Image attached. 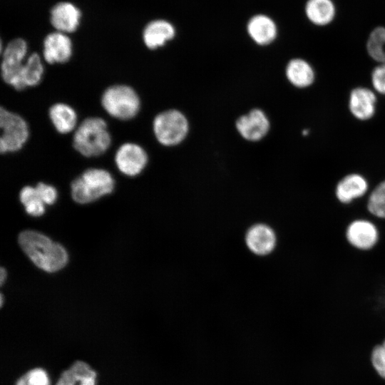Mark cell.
<instances>
[{
    "mask_svg": "<svg viewBox=\"0 0 385 385\" xmlns=\"http://www.w3.org/2000/svg\"><path fill=\"white\" fill-rule=\"evenodd\" d=\"M363 204L367 215L385 222V178L373 185Z\"/></svg>",
    "mask_w": 385,
    "mask_h": 385,
    "instance_id": "obj_19",
    "label": "cell"
},
{
    "mask_svg": "<svg viewBox=\"0 0 385 385\" xmlns=\"http://www.w3.org/2000/svg\"><path fill=\"white\" fill-rule=\"evenodd\" d=\"M36 188L40 199L44 204L52 205L56 202L58 194L53 186L43 183H38Z\"/></svg>",
    "mask_w": 385,
    "mask_h": 385,
    "instance_id": "obj_29",
    "label": "cell"
},
{
    "mask_svg": "<svg viewBox=\"0 0 385 385\" xmlns=\"http://www.w3.org/2000/svg\"><path fill=\"white\" fill-rule=\"evenodd\" d=\"M247 248L257 255H269L277 244L275 231L269 225L260 223L250 227L245 235Z\"/></svg>",
    "mask_w": 385,
    "mask_h": 385,
    "instance_id": "obj_12",
    "label": "cell"
},
{
    "mask_svg": "<svg viewBox=\"0 0 385 385\" xmlns=\"http://www.w3.org/2000/svg\"><path fill=\"white\" fill-rule=\"evenodd\" d=\"M18 240L30 260L46 272L58 271L67 264L68 254L65 248L40 232L24 231L19 234Z\"/></svg>",
    "mask_w": 385,
    "mask_h": 385,
    "instance_id": "obj_1",
    "label": "cell"
},
{
    "mask_svg": "<svg viewBox=\"0 0 385 385\" xmlns=\"http://www.w3.org/2000/svg\"><path fill=\"white\" fill-rule=\"evenodd\" d=\"M305 10L309 19L319 26L330 23L335 14L334 6L331 0H309Z\"/></svg>",
    "mask_w": 385,
    "mask_h": 385,
    "instance_id": "obj_22",
    "label": "cell"
},
{
    "mask_svg": "<svg viewBox=\"0 0 385 385\" xmlns=\"http://www.w3.org/2000/svg\"><path fill=\"white\" fill-rule=\"evenodd\" d=\"M236 128L245 139L256 141L267 134L270 128V122L262 111L254 109L238 118Z\"/></svg>",
    "mask_w": 385,
    "mask_h": 385,
    "instance_id": "obj_14",
    "label": "cell"
},
{
    "mask_svg": "<svg viewBox=\"0 0 385 385\" xmlns=\"http://www.w3.org/2000/svg\"><path fill=\"white\" fill-rule=\"evenodd\" d=\"M111 144V136L106 122L99 117L84 119L76 128L73 146L85 157H97L103 154Z\"/></svg>",
    "mask_w": 385,
    "mask_h": 385,
    "instance_id": "obj_2",
    "label": "cell"
},
{
    "mask_svg": "<svg viewBox=\"0 0 385 385\" xmlns=\"http://www.w3.org/2000/svg\"><path fill=\"white\" fill-rule=\"evenodd\" d=\"M385 347V339L381 343Z\"/></svg>",
    "mask_w": 385,
    "mask_h": 385,
    "instance_id": "obj_32",
    "label": "cell"
},
{
    "mask_svg": "<svg viewBox=\"0 0 385 385\" xmlns=\"http://www.w3.org/2000/svg\"><path fill=\"white\" fill-rule=\"evenodd\" d=\"M344 238L353 250L361 253L371 252L381 243V225L379 222L366 214L356 216L346 223Z\"/></svg>",
    "mask_w": 385,
    "mask_h": 385,
    "instance_id": "obj_3",
    "label": "cell"
},
{
    "mask_svg": "<svg viewBox=\"0 0 385 385\" xmlns=\"http://www.w3.org/2000/svg\"><path fill=\"white\" fill-rule=\"evenodd\" d=\"M101 102L106 112L120 120L134 118L140 107V98L130 86L124 84L113 85L103 93Z\"/></svg>",
    "mask_w": 385,
    "mask_h": 385,
    "instance_id": "obj_5",
    "label": "cell"
},
{
    "mask_svg": "<svg viewBox=\"0 0 385 385\" xmlns=\"http://www.w3.org/2000/svg\"><path fill=\"white\" fill-rule=\"evenodd\" d=\"M43 73V64L40 56L37 53H31L26 58L21 73L24 88L39 84Z\"/></svg>",
    "mask_w": 385,
    "mask_h": 385,
    "instance_id": "obj_23",
    "label": "cell"
},
{
    "mask_svg": "<svg viewBox=\"0 0 385 385\" xmlns=\"http://www.w3.org/2000/svg\"><path fill=\"white\" fill-rule=\"evenodd\" d=\"M287 78L294 86L305 88L312 86L316 78L312 66L302 58H294L286 66Z\"/></svg>",
    "mask_w": 385,
    "mask_h": 385,
    "instance_id": "obj_16",
    "label": "cell"
},
{
    "mask_svg": "<svg viewBox=\"0 0 385 385\" xmlns=\"http://www.w3.org/2000/svg\"><path fill=\"white\" fill-rule=\"evenodd\" d=\"M0 151L2 154L20 150L29 139L26 121L19 114L1 107L0 110Z\"/></svg>",
    "mask_w": 385,
    "mask_h": 385,
    "instance_id": "obj_6",
    "label": "cell"
},
{
    "mask_svg": "<svg viewBox=\"0 0 385 385\" xmlns=\"http://www.w3.org/2000/svg\"><path fill=\"white\" fill-rule=\"evenodd\" d=\"M28 46L21 38L11 41L2 52L1 74L3 81L17 91L24 89L21 73L26 60Z\"/></svg>",
    "mask_w": 385,
    "mask_h": 385,
    "instance_id": "obj_7",
    "label": "cell"
},
{
    "mask_svg": "<svg viewBox=\"0 0 385 385\" xmlns=\"http://www.w3.org/2000/svg\"><path fill=\"white\" fill-rule=\"evenodd\" d=\"M48 117L57 132L67 134L76 129L78 116L76 111L69 105L56 103L48 109Z\"/></svg>",
    "mask_w": 385,
    "mask_h": 385,
    "instance_id": "obj_17",
    "label": "cell"
},
{
    "mask_svg": "<svg viewBox=\"0 0 385 385\" xmlns=\"http://www.w3.org/2000/svg\"><path fill=\"white\" fill-rule=\"evenodd\" d=\"M19 198L29 215L38 217L44 213V203L40 199L36 187H24L20 191Z\"/></svg>",
    "mask_w": 385,
    "mask_h": 385,
    "instance_id": "obj_25",
    "label": "cell"
},
{
    "mask_svg": "<svg viewBox=\"0 0 385 385\" xmlns=\"http://www.w3.org/2000/svg\"><path fill=\"white\" fill-rule=\"evenodd\" d=\"M115 163L124 175L133 177L140 174L148 163L145 150L134 143H125L116 150Z\"/></svg>",
    "mask_w": 385,
    "mask_h": 385,
    "instance_id": "obj_10",
    "label": "cell"
},
{
    "mask_svg": "<svg viewBox=\"0 0 385 385\" xmlns=\"http://www.w3.org/2000/svg\"><path fill=\"white\" fill-rule=\"evenodd\" d=\"M15 385H50V381L45 370L34 368L22 375Z\"/></svg>",
    "mask_w": 385,
    "mask_h": 385,
    "instance_id": "obj_26",
    "label": "cell"
},
{
    "mask_svg": "<svg viewBox=\"0 0 385 385\" xmlns=\"http://www.w3.org/2000/svg\"><path fill=\"white\" fill-rule=\"evenodd\" d=\"M175 29L168 22L163 20H156L149 23L143 34L145 46L150 49L162 46L165 43L173 38Z\"/></svg>",
    "mask_w": 385,
    "mask_h": 385,
    "instance_id": "obj_20",
    "label": "cell"
},
{
    "mask_svg": "<svg viewBox=\"0 0 385 385\" xmlns=\"http://www.w3.org/2000/svg\"><path fill=\"white\" fill-rule=\"evenodd\" d=\"M376 92L369 88L358 86L353 88L349 96L348 108L357 120L365 121L373 118L376 110Z\"/></svg>",
    "mask_w": 385,
    "mask_h": 385,
    "instance_id": "obj_11",
    "label": "cell"
},
{
    "mask_svg": "<svg viewBox=\"0 0 385 385\" xmlns=\"http://www.w3.org/2000/svg\"><path fill=\"white\" fill-rule=\"evenodd\" d=\"M373 185L363 173L352 171L337 179L333 188L336 201L344 207H350L363 202Z\"/></svg>",
    "mask_w": 385,
    "mask_h": 385,
    "instance_id": "obj_8",
    "label": "cell"
},
{
    "mask_svg": "<svg viewBox=\"0 0 385 385\" xmlns=\"http://www.w3.org/2000/svg\"><path fill=\"white\" fill-rule=\"evenodd\" d=\"M114 185V179L108 171L89 168L71 183V196L76 202L88 203L112 192Z\"/></svg>",
    "mask_w": 385,
    "mask_h": 385,
    "instance_id": "obj_4",
    "label": "cell"
},
{
    "mask_svg": "<svg viewBox=\"0 0 385 385\" xmlns=\"http://www.w3.org/2000/svg\"><path fill=\"white\" fill-rule=\"evenodd\" d=\"M96 373L86 362L75 361L63 371L56 385H95Z\"/></svg>",
    "mask_w": 385,
    "mask_h": 385,
    "instance_id": "obj_18",
    "label": "cell"
},
{
    "mask_svg": "<svg viewBox=\"0 0 385 385\" xmlns=\"http://www.w3.org/2000/svg\"><path fill=\"white\" fill-rule=\"evenodd\" d=\"M0 276L1 284L2 285L6 277V272L3 267L1 269Z\"/></svg>",
    "mask_w": 385,
    "mask_h": 385,
    "instance_id": "obj_30",
    "label": "cell"
},
{
    "mask_svg": "<svg viewBox=\"0 0 385 385\" xmlns=\"http://www.w3.org/2000/svg\"><path fill=\"white\" fill-rule=\"evenodd\" d=\"M153 125L158 141L168 146L180 143L188 131L186 118L177 110H168L159 113L154 118Z\"/></svg>",
    "mask_w": 385,
    "mask_h": 385,
    "instance_id": "obj_9",
    "label": "cell"
},
{
    "mask_svg": "<svg viewBox=\"0 0 385 385\" xmlns=\"http://www.w3.org/2000/svg\"><path fill=\"white\" fill-rule=\"evenodd\" d=\"M72 53V42L64 33L56 31L45 37L43 57L48 63H64L69 61Z\"/></svg>",
    "mask_w": 385,
    "mask_h": 385,
    "instance_id": "obj_13",
    "label": "cell"
},
{
    "mask_svg": "<svg viewBox=\"0 0 385 385\" xmlns=\"http://www.w3.org/2000/svg\"><path fill=\"white\" fill-rule=\"evenodd\" d=\"M80 10L70 2H60L51 11V23L56 31L61 33L74 32L79 26Z\"/></svg>",
    "mask_w": 385,
    "mask_h": 385,
    "instance_id": "obj_15",
    "label": "cell"
},
{
    "mask_svg": "<svg viewBox=\"0 0 385 385\" xmlns=\"http://www.w3.org/2000/svg\"><path fill=\"white\" fill-rule=\"evenodd\" d=\"M371 82L376 93L385 96V63H379L372 70Z\"/></svg>",
    "mask_w": 385,
    "mask_h": 385,
    "instance_id": "obj_28",
    "label": "cell"
},
{
    "mask_svg": "<svg viewBox=\"0 0 385 385\" xmlns=\"http://www.w3.org/2000/svg\"><path fill=\"white\" fill-rule=\"evenodd\" d=\"M370 362L376 374L385 380V347L381 344L373 347L370 354Z\"/></svg>",
    "mask_w": 385,
    "mask_h": 385,
    "instance_id": "obj_27",
    "label": "cell"
},
{
    "mask_svg": "<svg viewBox=\"0 0 385 385\" xmlns=\"http://www.w3.org/2000/svg\"><path fill=\"white\" fill-rule=\"evenodd\" d=\"M3 304V295L1 294V306Z\"/></svg>",
    "mask_w": 385,
    "mask_h": 385,
    "instance_id": "obj_31",
    "label": "cell"
},
{
    "mask_svg": "<svg viewBox=\"0 0 385 385\" xmlns=\"http://www.w3.org/2000/svg\"><path fill=\"white\" fill-rule=\"evenodd\" d=\"M247 31L251 38L261 45L271 43L277 34L274 23L264 15L255 16L250 19L247 25Z\"/></svg>",
    "mask_w": 385,
    "mask_h": 385,
    "instance_id": "obj_21",
    "label": "cell"
},
{
    "mask_svg": "<svg viewBox=\"0 0 385 385\" xmlns=\"http://www.w3.org/2000/svg\"><path fill=\"white\" fill-rule=\"evenodd\" d=\"M366 51L379 64L385 63V27H376L371 32L366 42Z\"/></svg>",
    "mask_w": 385,
    "mask_h": 385,
    "instance_id": "obj_24",
    "label": "cell"
}]
</instances>
